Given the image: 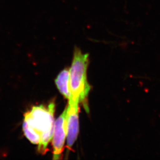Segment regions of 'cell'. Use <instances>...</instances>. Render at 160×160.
Here are the masks:
<instances>
[{"label":"cell","instance_id":"obj_5","mask_svg":"<svg viewBox=\"0 0 160 160\" xmlns=\"http://www.w3.org/2000/svg\"><path fill=\"white\" fill-rule=\"evenodd\" d=\"M57 88L62 95L68 100L71 99L72 95L70 90V72L68 69H64L58 76L56 79Z\"/></svg>","mask_w":160,"mask_h":160},{"label":"cell","instance_id":"obj_3","mask_svg":"<svg viewBox=\"0 0 160 160\" xmlns=\"http://www.w3.org/2000/svg\"><path fill=\"white\" fill-rule=\"evenodd\" d=\"M67 136V108L59 117L54 124L53 132V160L60 159Z\"/></svg>","mask_w":160,"mask_h":160},{"label":"cell","instance_id":"obj_4","mask_svg":"<svg viewBox=\"0 0 160 160\" xmlns=\"http://www.w3.org/2000/svg\"><path fill=\"white\" fill-rule=\"evenodd\" d=\"M79 103L68 101L67 107V145L71 148L79 132Z\"/></svg>","mask_w":160,"mask_h":160},{"label":"cell","instance_id":"obj_1","mask_svg":"<svg viewBox=\"0 0 160 160\" xmlns=\"http://www.w3.org/2000/svg\"><path fill=\"white\" fill-rule=\"evenodd\" d=\"M55 104L50 103L46 108L42 105L34 106L24 115L23 123L35 131L40 137L38 150L44 154L53 136Z\"/></svg>","mask_w":160,"mask_h":160},{"label":"cell","instance_id":"obj_2","mask_svg":"<svg viewBox=\"0 0 160 160\" xmlns=\"http://www.w3.org/2000/svg\"><path fill=\"white\" fill-rule=\"evenodd\" d=\"M89 64V54L83 53L80 49L75 47L74 57L70 72V90L72 98L68 101L77 103L83 102L87 112L89 108L86 105L87 96L90 91V86L87 77V70Z\"/></svg>","mask_w":160,"mask_h":160}]
</instances>
